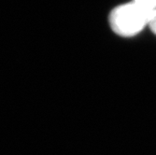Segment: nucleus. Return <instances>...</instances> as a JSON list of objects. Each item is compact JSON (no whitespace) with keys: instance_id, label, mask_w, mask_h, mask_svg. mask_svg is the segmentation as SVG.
Instances as JSON below:
<instances>
[{"instance_id":"nucleus-1","label":"nucleus","mask_w":156,"mask_h":155,"mask_svg":"<svg viewBox=\"0 0 156 155\" xmlns=\"http://www.w3.org/2000/svg\"><path fill=\"white\" fill-rule=\"evenodd\" d=\"M149 10L134 0L115 8L109 15V24L117 35L129 37L138 34L148 25L151 14Z\"/></svg>"},{"instance_id":"nucleus-2","label":"nucleus","mask_w":156,"mask_h":155,"mask_svg":"<svg viewBox=\"0 0 156 155\" xmlns=\"http://www.w3.org/2000/svg\"><path fill=\"white\" fill-rule=\"evenodd\" d=\"M134 1L149 10L156 9V0H134Z\"/></svg>"},{"instance_id":"nucleus-3","label":"nucleus","mask_w":156,"mask_h":155,"mask_svg":"<svg viewBox=\"0 0 156 155\" xmlns=\"http://www.w3.org/2000/svg\"><path fill=\"white\" fill-rule=\"evenodd\" d=\"M148 26H150L151 30L153 32V34L156 35V9H154L151 14Z\"/></svg>"}]
</instances>
